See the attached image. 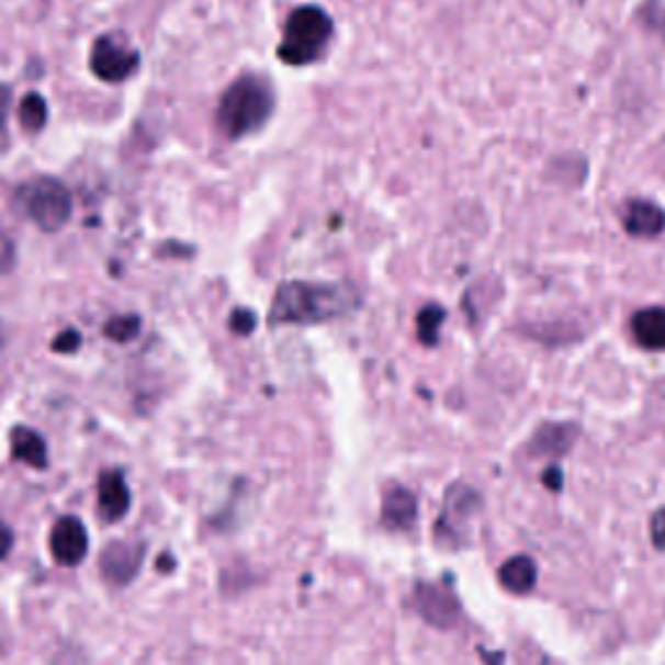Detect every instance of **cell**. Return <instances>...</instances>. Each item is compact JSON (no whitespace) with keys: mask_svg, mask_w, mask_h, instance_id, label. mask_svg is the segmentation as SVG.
<instances>
[{"mask_svg":"<svg viewBox=\"0 0 665 665\" xmlns=\"http://www.w3.org/2000/svg\"><path fill=\"white\" fill-rule=\"evenodd\" d=\"M91 70L97 79L108 83H120L131 79L138 70V53L127 49L112 37H102L91 47Z\"/></svg>","mask_w":665,"mask_h":665,"instance_id":"cell-6","label":"cell"},{"mask_svg":"<svg viewBox=\"0 0 665 665\" xmlns=\"http://www.w3.org/2000/svg\"><path fill=\"white\" fill-rule=\"evenodd\" d=\"M49 551H53V559L63 564V567L81 564L89 551V536L83 522L79 518H63L55 522L53 533H49Z\"/></svg>","mask_w":665,"mask_h":665,"instance_id":"cell-8","label":"cell"},{"mask_svg":"<svg viewBox=\"0 0 665 665\" xmlns=\"http://www.w3.org/2000/svg\"><path fill=\"white\" fill-rule=\"evenodd\" d=\"M621 224H624L627 235L632 237H661L665 232V211L647 198H629L621 206Z\"/></svg>","mask_w":665,"mask_h":665,"instance_id":"cell-10","label":"cell"},{"mask_svg":"<svg viewBox=\"0 0 665 665\" xmlns=\"http://www.w3.org/2000/svg\"><path fill=\"white\" fill-rule=\"evenodd\" d=\"M81 346V336L76 330H66V332H60L58 338H53V351H58V353H70V351H76Z\"/></svg>","mask_w":665,"mask_h":665,"instance_id":"cell-20","label":"cell"},{"mask_svg":"<svg viewBox=\"0 0 665 665\" xmlns=\"http://www.w3.org/2000/svg\"><path fill=\"white\" fill-rule=\"evenodd\" d=\"M579 440V427L577 424H541L539 429L533 431L526 444L528 455H549V458H559L567 455L572 450V444Z\"/></svg>","mask_w":665,"mask_h":665,"instance_id":"cell-11","label":"cell"},{"mask_svg":"<svg viewBox=\"0 0 665 665\" xmlns=\"http://www.w3.org/2000/svg\"><path fill=\"white\" fill-rule=\"evenodd\" d=\"M21 206H24L26 216L40 226L42 232H58L68 224L70 218V193L66 185L53 177H40V180L26 182L21 188Z\"/></svg>","mask_w":665,"mask_h":665,"instance_id":"cell-4","label":"cell"},{"mask_svg":"<svg viewBox=\"0 0 665 665\" xmlns=\"http://www.w3.org/2000/svg\"><path fill=\"white\" fill-rule=\"evenodd\" d=\"M419 518L416 494L401 484H391L382 492V522L391 530H412Z\"/></svg>","mask_w":665,"mask_h":665,"instance_id":"cell-12","label":"cell"},{"mask_svg":"<svg viewBox=\"0 0 665 665\" xmlns=\"http://www.w3.org/2000/svg\"><path fill=\"white\" fill-rule=\"evenodd\" d=\"M273 104V89L268 81L258 76H239L218 102L216 123L226 138H245L266 125Z\"/></svg>","mask_w":665,"mask_h":665,"instance_id":"cell-2","label":"cell"},{"mask_svg":"<svg viewBox=\"0 0 665 665\" xmlns=\"http://www.w3.org/2000/svg\"><path fill=\"white\" fill-rule=\"evenodd\" d=\"M13 266V245L9 237L0 235V273H5Z\"/></svg>","mask_w":665,"mask_h":665,"instance_id":"cell-24","label":"cell"},{"mask_svg":"<svg viewBox=\"0 0 665 665\" xmlns=\"http://www.w3.org/2000/svg\"><path fill=\"white\" fill-rule=\"evenodd\" d=\"M650 533H653V543L661 551H665V507L657 509L650 520Z\"/></svg>","mask_w":665,"mask_h":665,"instance_id":"cell-22","label":"cell"},{"mask_svg":"<svg viewBox=\"0 0 665 665\" xmlns=\"http://www.w3.org/2000/svg\"><path fill=\"white\" fill-rule=\"evenodd\" d=\"M19 123L26 133H40L47 123V102L40 94H26L19 104Z\"/></svg>","mask_w":665,"mask_h":665,"instance_id":"cell-17","label":"cell"},{"mask_svg":"<svg viewBox=\"0 0 665 665\" xmlns=\"http://www.w3.org/2000/svg\"><path fill=\"white\" fill-rule=\"evenodd\" d=\"M140 564H144V546L140 543L117 541L110 543L108 549L99 556V570L108 583L112 585H127L138 575Z\"/></svg>","mask_w":665,"mask_h":665,"instance_id":"cell-9","label":"cell"},{"mask_svg":"<svg viewBox=\"0 0 665 665\" xmlns=\"http://www.w3.org/2000/svg\"><path fill=\"white\" fill-rule=\"evenodd\" d=\"M543 484H546V489H551V492H562V486H564V476H562V469H559V465H549L546 471H543Z\"/></svg>","mask_w":665,"mask_h":665,"instance_id":"cell-23","label":"cell"},{"mask_svg":"<svg viewBox=\"0 0 665 665\" xmlns=\"http://www.w3.org/2000/svg\"><path fill=\"white\" fill-rule=\"evenodd\" d=\"M632 332L636 343L647 351L665 349V307H645L632 317Z\"/></svg>","mask_w":665,"mask_h":665,"instance_id":"cell-14","label":"cell"},{"mask_svg":"<svg viewBox=\"0 0 665 665\" xmlns=\"http://www.w3.org/2000/svg\"><path fill=\"white\" fill-rule=\"evenodd\" d=\"M11 546H13V530L5 526V522H0V559L9 556Z\"/></svg>","mask_w":665,"mask_h":665,"instance_id":"cell-26","label":"cell"},{"mask_svg":"<svg viewBox=\"0 0 665 665\" xmlns=\"http://www.w3.org/2000/svg\"><path fill=\"white\" fill-rule=\"evenodd\" d=\"M332 37V21L317 5H302L289 16L284 26V42L279 47V58L289 66H307L315 63L328 47Z\"/></svg>","mask_w":665,"mask_h":665,"instance_id":"cell-3","label":"cell"},{"mask_svg":"<svg viewBox=\"0 0 665 665\" xmlns=\"http://www.w3.org/2000/svg\"><path fill=\"white\" fill-rule=\"evenodd\" d=\"M359 300L343 284H309V281H286L275 289L271 304V323L313 325L349 315Z\"/></svg>","mask_w":665,"mask_h":665,"instance_id":"cell-1","label":"cell"},{"mask_svg":"<svg viewBox=\"0 0 665 665\" xmlns=\"http://www.w3.org/2000/svg\"><path fill=\"white\" fill-rule=\"evenodd\" d=\"M11 452L21 463L32 465V469H45L47 465V444L37 431L16 427L11 431Z\"/></svg>","mask_w":665,"mask_h":665,"instance_id":"cell-16","label":"cell"},{"mask_svg":"<svg viewBox=\"0 0 665 665\" xmlns=\"http://www.w3.org/2000/svg\"><path fill=\"white\" fill-rule=\"evenodd\" d=\"M481 505L478 492L469 484H452L448 494H444V512L437 520L435 536L444 543H458V533H463L465 520L476 515Z\"/></svg>","mask_w":665,"mask_h":665,"instance_id":"cell-5","label":"cell"},{"mask_svg":"<svg viewBox=\"0 0 665 665\" xmlns=\"http://www.w3.org/2000/svg\"><path fill=\"white\" fill-rule=\"evenodd\" d=\"M536 579H539V570H536V562L530 556H512L499 567L501 587H507L515 596H526V593L533 590Z\"/></svg>","mask_w":665,"mask_h":665,"instance_id":"cell-15","label":"cell"},{"mask_svg":"<svg viewBox=\"0 0 665 665\" xmlns=\"http://www.w3.org/2000/svg\"><path fill=\"white\" fill-rule=\"evenodd\" d=\"M255 323H258V317L250 309H235V315H232V330L243 332V336L255 330Z\"/></svg>","mask_w":665,"mask_h":665,"instance_id":"cell-21","label":"cell"},{"mask_svg":"<svg viewBox=\"0 0 665 665\" xmlns=\"http://www.w3.org/2000/svg\"><path fill=\"white\" fill-rule=\"evenodd\" d=\"M140 328V320L136 315H120L112 317V320L104 325V336L112 338V341L125 343L131 341V338H136V332Z\"/></svg>","mask_w":665,"mask_h":665,"instance_id":"cell-19","label":"cell"},{"mask_svg":"<svg viewBox=\"0 0 665 665\" xmlns=\"http://www.w3.org/2000/svg\"><path fill=\"white\" fill-rule=\"evenodd\" d=\"M9 110H11V87L0 83V131H3L5 117H9Z\"/></svg>","mask_w":665,"mask_h":665,"instance_id":"cell-25","label":"cell"},{"mask_svg":"<svg viewBox=\"0 0 665 665\" xmlns=\"http://www.w3.org/2000/svg\"><path fill=\"white\" fill-rule=\"evenodd\" d=\"M414 606L424 621L437 629H450L460 621V600L440 585L419 583L414 587Z\"/></svg>","mask_w":665,"mask_h":665,"instance_id":"cell-7","label":"cell"},{"mask_svg":"<svg viewBox=\"0 0 665 665\" xmlns=\"http://www.w3.org/2000/svg\"><path fill=\"white\" fill-rule=\"evenodd\" d=\"M97 501H99V515H102V520L115 522L120 518H125L127 509H131V492H127L125 478L120 476L117 471L102 473V478H99V489H97Z\"/></svg>","mask_w":665,"mask_h":665,"instance_id":"cell-13","label":"cell"},{"mask_svg":"<svg viewBox=\"0 0 665 665\" xmlns=\"http://www.w3.org/2000/svg\"><path fill=\"white\" fill-rule=\"evenodd\" d=\"M442 323H444V309L440 304H427V307L421 309L419 317H416V330H419L424 346H435L440 341Z\"/></svg>","mask_w":665,"mask_h":665,"instance_id":"cell-18","label":"cell"}]
</instances>
